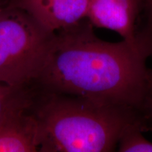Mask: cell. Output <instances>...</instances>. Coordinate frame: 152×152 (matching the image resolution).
I'll return each mask as SVG.
<instances>
[{"label":"cell","instance_id":"obj_1","mask_svg":"<svg viewBox=\"0 0 152 152\" xmlns=\"http://www.w3.org/2000/svg\"><path fill=\"white\" fill-rule=\"evenodd\" d=\"M147 57L124 40L98 37L87 19L55 32L33 85L96 103L147 114Z\"/></svg>","mask_w":152,"mask_h":152},{"label":"cell","instance_id":"obj_2","mask_svg":"<svg viewBox=\"0 0 152 152\" xmlns=\"http://www.w3.org/2000/svg\"><path fill=\"white\" fill-rule=\"evenodd\" d=\"M30 109L39 126V152H110L140 112L34 87Z\"/></svg>","mask_w":152,"mask_h":152},{"label":"cell","instance_id":"obj_3","mask_svg":"<svg viewBox=\"0 0 152 152\" xmlns=\"http://www.w3.org/2000/svg\"><path fill=\"white\" fill-rule=\"evenodd\" d=\"M26 11L8 6L0 11V84L29 88L42 67L51 37Z\"/></svg>","mask_w":152,"mask_h":152},{"label":"cell","instance_id":"obj_4","mask_svg":"<svg viewBox=\"0 0 152 152\" xmlns=\"http://www.w3.org/2000/svg\"><path fill=\"white\" fill-rule=\"evenodd\" d=\"M142 2V0H90L87 20L94 28L115 32L122 40L142 52L137 46L136 31Z\"/></svg>","mask_w":152,"mask_h":152},{"label":"cell","instance_id":"obj_5","mask_svg":"<svg viewBox=\"0 0 152 152\" xmlns=\"http://www.w3.org/2000/svg\"><path fill=\"white\" fill-rule=\"evenodd\" d=\"M90 0H11L8 6L26 11L47 32L54 33L87 19Z\"/></svg>","mask_w":152,"mask_h":152},{"label":"cell","instance_id":"obj_6","mask_svg":"<svg viewBox=\"0 0 152 152\" xmlns=\"http://www.w3.org/2000/svg\"><path fill=\"white\" fill-rule=\"evenodd\" d=\"M31 102L9 110L0 121V152L39 151V126Z\"/></svg>","mask_w":152,"mask_h":152},{"label":"cell","instance_id":"obj_7","mask_svg":"<svg viewBox=\"0 0 152 152\" xmlns=\"http://www.w3.org/2000/svg\"><path fill=\"white\" fill-rule=\"evenodd\" d=\"M146 120H138L123 129L118 142V150L121 152H152V142L144 136Z\"/></svg>","mask_w":152,"mask_h":152},{"label":"cell","instance_id":"obj_8","mask_svg":"<svg viewBox=\"0 0 152 152\" xmlns=\"http://www.w3.org/2000/svg\"><path fill=\"white\" fill-rule=\"evenodd\" d=\"M33 89L15 88L0 84V121L13 108L31 101Z\"/></svg>","mask_w":152,"mask_h":152},{"label":"cell","instance_id":"obj_9","mask_svg":"<svg viewBox=\"0 0 152 152\" xmlns=\"http://www.w3.org/2000/svg\"><path fill=\"white\" fill-rule=\"evenodd\" d=\"M148 116L152 118V70H150L149 73V90L147 102Z\"/></svg>","mask_w":152,"mask_h":152},{"label":"cell","instance_id":"obj_10","mask_svg":"<svg viewBox=\"0 0 152 152\" xmlns=\"http://www.w3.org/2000/svg\"><path fill=\"white\" fill-rule=\"evenodd\" d=\"M3 8H2V7H1V0H0V11H1V9H2Z\"/></svg>","mask_w":152,"mask_h":152}]
</instances>
